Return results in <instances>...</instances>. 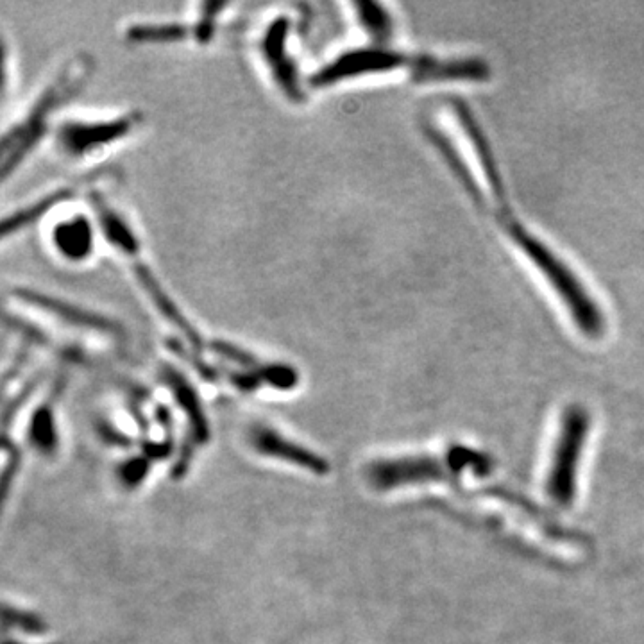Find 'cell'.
I'll return each instance as SVG.
<instances>
[{
	"label": "cell",
	"mask_w": 644,
	"mask_h": 644,
	"mask_svg": "<svg viewBox=\"0 0 644 644\" xmlns=\"http://www.w3.org/2000/svg\"><path fill=\"white\" fill-rule=\"evenodd\" d=\"M95 76V60L86 52H77L47 79L33 102L11 126L4 129L0 142V179H9L22 169L34 151L51 138L58 115L85 92Z\"/></svg>",
	"instance_id": "cell-1"
},
{
	"label": "cell",
	"mask_w": 644,
	"mask_h": 644,
	"mask_svg": "<svg viewBox=\"0 0 644 644\" xmlns=\"http://www.w3.org/2000/svg\"><path fill=\"white\" fill-rule=\"evenodd\" d=\"M492 217L514 242V246L525 255L526 260L548 281L551 290L559 296L560 303L568 310L578 331L587 339H602L607 331L605 314L575 271L569 269L568 263L562 262L560 256L555 255L541 238L535 237L530 229L521 224L512 212V206L494 210Z\"/></svg>",
	"instance_id": "cell-2"
},
{
	"label": "cell",
	"mask_w": 644,
	"mask_h": 644,
	"mask_svg": "<svg viewBox=\"0 0 644 644\" xmlns=\"http://www.w3.org/2000/svg\"><path fill=\"white\" fill-rule=\"evenodd\" d=\"M144 124L145 113L140 110L63 117L52 129L49 140L60 160L70 165H85L131 140Z\"/></svg>",
	"instance_id": "cell-3"
},
{
	"label": "cell",
	"mask_w": 644,
	"mask_h": 644,
	"mask_svg": "<svg viewBox=\"0 0 644 644\" xmlns=\"http://www.w3.org/2000/svg\"><path fill=\"white\" fill-rule=\"evenodd\" d=\"M297 38L296 15L290 11L274 13L256 34L255 49L274 90L296 108L310 99L308 76L303 74L292 42Z\"/></svg>",
	"instance_id": "cell-4"
},
{
	"label": "cell",
	"mask_w": 644,
	"mask_h": 644,
	"mask_svg": "<svg viewBox=\"0 0 644 644\" xmlns=\"http://www.w3.org/2000/svg\"><path fill=\"white\" fill-rule=\"evenodd\" d=\"M416 63V54L399 51L396 47L364 43L348 47L322 61L308 74L310 92H326L337 86L362 81L367 77L387 76L398 70H410Z\"/></svg>",
	"instance_id": "cell-5"
},
{
	"label": "cell",
	"mask_w": 644,
	"mask_h": 644,
	"mask_svg": "<svg viewBox=\"0 0 644 644\" xmlns=\"http://www.w3.org/2000/svg\"><path fill=\"white\" fill-rule=\"evenodd\" d=\"M11 297L18 305L24 306L34 314L42 315L47 321L54 322L65 330L115 342L128 339V328L117 317L102 314L99 310L79 305L65 297L33 287H13Z\"/></svg>",
	"instance_id": "cell-6"
},
{
	"label": "cell",
	"mask_w": 644,
	"mask_h": 644,
	"mask_svg": "<svg viewBox=\"0 0 644 644\" xmlns=\"http://www.w3.org/2000/svg\"><path fill=\"white\" fill-rule=\"evenodd\" d=\"M589 426H591V417L584 408L575 405L564 412L553 464L546 480V491L550 494L551 500L560 507H569L575 500L577 467L585 437L589 433Z\"/></svg>",
	"instance_id": "cell-7"
},
{
	"label": "cell",
	"mask_w": 644,
	"mask_h": 644,
	"mask_svg": "<svg viewBox=\"0 0 644 644\" xmlns=\"http://www.w3.org/2000/svg\"><path fill=\"white\" fill-rule=\"evenodd\" d=\"M99 187L101 185L88 190L85 199L102 242L129 263L144 260V240L135 224L129 219L128 213L120 210L111 201L110 195Z\"/></svg>",
	"instance_id": "cell-8"
},
{
	"label": "cell",
	"mask_w": 644,
	"mask_h": 644,
	"mask_svg": "<svg viewBox=\"0 0 644 644\" xmlns=\"http://www.w3.org/2000/svg\"><path fill=\"white\" fill-rule=\"evenodd\" d=\"M129 267H131V274L135 278L138 289L142 290V294L147 297L154 312L160 315L161 321L165 322L170 330L176 331L178 339L185 342L188 348L194 349L201 355H206L208 339L181 310V306L176 303V299L172 297L169 290L165 289V285L156 276V272L147 265L145 260L129 263Z\"/></svg>",
	"instance_id": "cell-9"
},
{
	"label": "cell",
	"mask_w": 644,
	"mask_h": 644,
	"mask_svg": "<svg viewBox=\"0 0 644 644\" xmlns=\"http://www.w3.org/2000/svg\"><path fill=\"white\" fill-rule=\"evenodd\" d=\"M104 178H106V172L104 174L99 172V174H90L85 178L68 181V183L58 185V187L51 188V190L43 192L38 197H34L29 203L18 206L17 210L6 213L4 219H2V224H0L2 240L6 242L9 238L17 237L20 233H24L27 228H31L34 224H38L42 219H45V217H49L54 210H58L63 204L74 201L79 195L88 194V190L101 185Z\"/></svg>",
	"instance_id": "cell-10"
},
{
	"label": "cell",
	"mask_w": 644,
	"mask_h": 644,
	"mask_svg": "<svg viewBox=\"0 0 644 644\" xmlns=\"http://www.w3.org/2000/svg\"><path fill=\"white\" fill-rule=\"evenodd\" d=\"M49 247L56 258L67 265H86L94 260L99 246V229L90 210H77L52 222Z\"/></svg>",
	"instance_id": "cell-11"
},
{
	"label": "cell",
	"mask_w": 644,
	"mask_h": 644,
	"mask_svg": "<svg viewBox=\"0 0 644 644\" xmlns=\"http://www.w3.org/2000/svg\"><path fill=\"white\" fill-rule=\"evenodd\" d=\"M247 441L249 446L262 457L289 462L292 466L310 471L312 475L324 476L330 471V464L324 460V457L297 444L269 424L260 423V421L251 424L247 432Z\"/></svg>",
	"instance_id": "cell-12"
},
{
	"label": "cell",
	"mask_w": 644,
	"mask_h": 644,
	"mask_svg": "<svg viewBox=\"0 0 644 644\" xmlns=\"http://www.w3.org/2000/svg\"><path fill=\"white\" fill-rule=\"evenodd\" d=\"M410 79L416 83H437V81H487L491 67L478 58L444 60L430 54H416V63L410 70Z\"/></svg>",
	"instance_id": "cell-13"
},
{
	"label": "cell",
	"mask_w": 644,
	"mask_h": 644,
	"mask_svg": "<svg viewBox=\"0 0 644 644\" xmlns=\"http://www.w3.org/2000/svg\"><path fill=\"white\" fill-rule=\"evenodd\" d=\"M156 373H158L160 382L169 389L179 410L185 414V417H188V424L192 428L195 441L208 439L210 430H208L206 412H204L203 403L199 398V392L195 389L194 383L188 380L187 374L169 362H160L156 367Z\"/></svg>",
	"instance_id": "cell-14"
},
{
	"label": "cell",
	"mask_w": 644,
	"mask_h": 644,
	"mask_svg": "<svg viewBox=\"0 0 644 644\" xmlns=\"http://www.w3.org/2000/svg\"><path fill=\"white\" fill-rule=\"evenodd\" d=\"M122 38L128 45H176L192 40V27L179 20H140L124 27Z\"/></svg>",
	"instance_id": "cell-15"
},
{
	"label": "cell",
	"mask_w": 644,
	"mask_h": 644,
	"mask_svg": "<svg viewBox=\"0 0 644 644\" xmlns=\"http://www.w3.org/2000/svg\"><path fill=\"white\" fill-rule=\"evenodd\" d=\"M349 8L356 26L362 29L369 43L392 45L396 36V18L385 4L374 0H353Z\"/></svg>",
	"instance_id": "cell-16"
},
{
	"label": "cell",
	"mask_w": 644,
	"mask_h": 644,
	"mask_svg": "<svg viewBox=\"0 0 644 644\" xmlns=\"http://www.w3.org/2000/svg\"><path fill=\"white\" fill-rule=\"evenodd\" d=\"M65 389V380L60 378L58 382L52 385V390L43 399L42 405L34 410L33 421H31V437H33L34 446L45 451L49 446H54L56 439V416H54V407L56 401L60 399V394Z\"/></svg>",
	"instance_id": "cell-17"
},
{
	"label": "cell",
	"mask_w": 644,
	"mask_h": 644,
	"mask_svg": "<svg viewBox=\"0 0 644 644\" xmlns=\"http://www.w3.org/2000/svg\"><path fill=\"white\" fill-rule=\"evenodd\" d=\"M235 4L231 2H201L197 4V11H195L194 18L190 20V27H192V40H194L199 47H206L215 40V36L219 33L222 18L224 15L231 11Z\"/></svg>",
	"instance_id": "cell-18"
},
{
	"label": "cell",
	"mask_w": 644,
	"mask_h": 644,
	"mask_svg": "<svg viewBox=\"0 0 644 644\" xmlns=\"http://www.w3.org/2000/svg\"><path fill=\"white\" fill-rule=\"evenodd\" d=\"M4 623L6 628L15 627L26 634H45L47 632V623L40 616L33 612L20 611L17 607L4 605Z\"/></svg>",
	"instance_id": "cell-19"
},
{
	"label": "cell",
	"mask_w": 644,
	"mask_h": 644,
	"mask_svg": "<svg viewBox=\"0 0 644 644\" xmlns=\"http://www.w3.org/2000/svg\"><path fill=\"white\" fill-rule=\"evenodd\" d=\"M6 644H18V643H11V641H6Z\"/></svg>",
	"instance_id": "cell-20"
}]
</instances>
